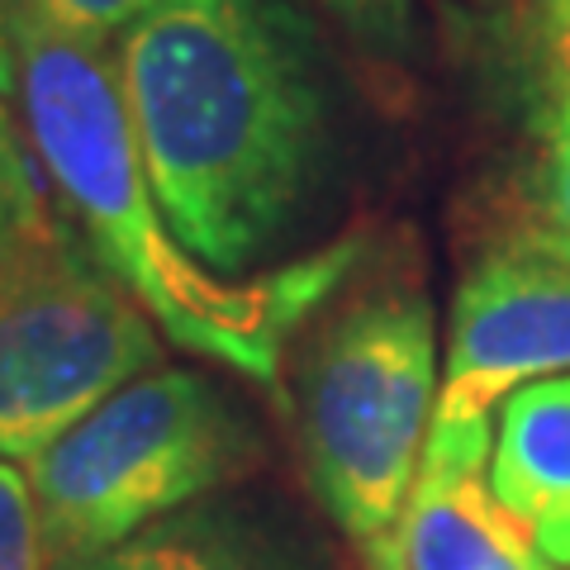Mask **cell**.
Wrapping results in <instances>:
<instances>
[{
  "instance_id": "1",
  "label": "cell",
  "mask_w": 570,
  "mask_h": 570,
  "mask_svg": "<svg viewBox=\"0 0 570 570\" xmlns=\"http://www.w3.org/2000/svg\"><path fill=\"white\" fill-rule=\"evenodd\" d=\"M171 234L219 276L266 266L324 200L333 62L305 0H157L115 43Z\"/></svg>"
},
{
  "instance_id": "2",
  "label": "cell",
  "mask_w": 570,
  "mask_h": 570,
  "mask_svg": "<svg viewBox=\"0 0 570 570\" xmlns=\"http://www.w3.org/2000/svg\"><path fill=\"white\" fill-rule=\"evenodd\" d=\"M0 29L24 134L67 224L167 343L238 371L281 400L285 337L347 285L356 243H333L328 253L253 281L209 272L157 205L110 52L52 24L29 0H0Z\"/></svg>"
},
{
  "instance_id": "3",
  "label": "cell",
  "mask_w": 570,
  "mask_h": 570,
  "mask_svg": "<svg viewBox=\"0 0 570 570\" xmlns=\"http://www.w3.org/2000/svg\"><path fill=\"white\" fill-rule=\"evenodd\" d=\"M438 314L385 276L333 295L295 362V428L314 499L362 570H409L404 523L438 409Z\"/></svg>"
},
{
  "instance_id": "4",
  "label": "cell",
  "mask_w": 570,
  "mask_h": 570,
  "mask_svg": "<svg viewBox=\"0 0 570 570\" xmlns=\"http://www.w3.org/2000/svg\"><path fill=\"white\" fill-rule=\"evenodd\" d=\"M262 461L247 409L200 371L157 366L115 390L24 466L48 570L119 547L167 513L234 490Z\"/></svg>"
},
{
  "instance_id": "5",
  "label": "cell",
  "mask_w": 570,
  "mask_h": 570,
  "mask_svg": "<svg viewBox=\"0 0 570 570\" xmlns=\"http://www.w3.org/2000/svg\"><path fill=\"white\" fill-rule=\"evenodd\" d=\"M163 352L167 337L77 228L0 262V456L29 466Z\"/></svg>"
},
{
  "instance_id": "6",
  "label": "cell",
  "mask_w": 570,
  "mask_h": 570,
  "mask_svg": "<svg viewBox=\"0 0 570 570\" xmlns=\"http://www.w3.org/2000/svg\"><path fill=\"white\" fill-rule=\"evenodd\" d=\"M547 376H570V253L504 224L452 295L433 428L494 423L513 390Z\"/></svg>"
},
{
  "instance_id": "7",
  "label": "cell",
  "mask_w": 570,
  "mask_h": 570,
  "mask_svg": "<svg viewBox=\"0 0 570 570\" xmlns=\"http://www.w3.org/2000/svg\"><path fill=\"white\" fill-rule=\"evenodd\" d=\"M490 423L433 428L404 523L409 570H561L490 490Z\"/></svg>"
},
{
  "instance_id": "8",
  "label": "cell",
  "mask_w": 570,
  "mask_h": 570,
  "mask_svg": "<svg viewBox=\"0 0 570 570\" xmlns=\"http://www.w3.org/2000/svg\"><path fill=\"white\" fill-rule=\"evenodd\" d=\"M62 570H337L291 513L253 494H209L148 523L119 547Z\"/></svg>"
},
{
  "instance_id": "9",
  "label": "cell",
  "mask_w": 570,
  "mask_h": 570,
  "mask_svg": "<svg viewBox=\"0 0 570 570\" xmlns=\"http://www.w3.org/2000/svg\"><path fill=\"white\" fill-rule=\"evenodd\" d=\"M490 490L551 566L570 570V376H547L494 409Z\"/></svg>"
},
{
  "instance_id": "10",
  "label": "cell",
  "mask_w": 570,
  "mask_h": 570,
  "mask_svg": "<svg viewBox=\"0 0 570 570\" xmlns=\"http://www.w3.org/2000/svg\"><path fill=\"white\" fill-rule=\"evenodd\" d=\"M523 33V29H519ZM528 157L519 171V214L509 224L570 253V58L523 33Z\"/></svg>"
},
{
  "instance_id": "11",
  "label": "cell",
  "mask_w": 570,
  "mask_h": 570,
  "mask_svg": "<svg viewBox=\"0 0 570 570\" xmlns=\"http://www.w3.org/2000/svg\"><path fill=\"white\" fill-rule=\"evenodd\" d=\"M52 200L58 195H52L39 167V153H33L24 124L14 119L6 96H0V262L67 234L71 224L58 219Z\"/></svg>"
},
{
  "instance_id": "12",
  "label": "cell",
  "mask_w": 570,
  "mask_h": 570,
  "mask_svg": "<svg viewBox=\"0 0 570 570\" xmlns=\"http://www.w3.org/2000/svg\"><path fill=\"white\" fill-rule=\"evenodd\" d=\"M347 39L385 62H414L419 52V14L414 0H318Z\"/></svg>"
},
{
  "instance_id": "13",
  "label": "cell",
  "mask_w": 570,
  "mask_h": 570,
  "mask_svg": "<svg viewBox=\"0 0 570 570\" xmlns=\"http://www.w3.org/2000/svg\"><path fill=\"white\" fill-rule=\"evenodd\" d=\"M0 570H48L29 475L0 456Z\"/></svg>"
},
{
  "instance_id": "14",
  "label": "cell",
  "mask_w": 570,
  "mask_h": 570,
  "mask_svg": "<svg viewBox=\"0 0 570 570\" xmlns=\"http://www.w3.org/2000/svg\"><path fill=\"white\" fill-rule=\"evenodd\" d=\"M39 14H48L52 24H62L67 33H77L86 43H119V33L138 24L157 0H29Z\"/></svg>"
},
{
  "instance_id": "15",
  "label": "cell",
  "mask_w": 570,
  "mask_h": 570,
  "mask_svg": "<svg viewBox=\"0 0 570 570\" xmlns=\"http://www.w3.org/2000/svg\"><path fill=\"white\" fill-rule=\"evenodd\" d=\"M523 33L570 58V0H523Z\"/></svg>"
},
{
  "instance_id": "16",
  "label": "cell",
  "mask_w": 570,
  "mask_h": 570,
  "mask_svg": "<svg viewBox=\"0 0 570 570\" xmlns=\"http://www.w3.org/2000/svg\"><path fill=\"white\" fill-rule=\"evenodd\" d=\"M475 6H504V0H475Z\"/></svg>"
}]
</instances>
